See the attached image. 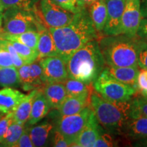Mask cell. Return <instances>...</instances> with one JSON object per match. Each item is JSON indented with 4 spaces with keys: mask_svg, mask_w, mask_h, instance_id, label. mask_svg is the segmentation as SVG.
<instances>
[{
    "mask_svg": "<svg viewBox=\"0 0 147 147\" xmlns=\"http://www.w3.org/2000/svg\"><path fill=\"white\" fill-rule=\"evenodd\" d=\"M58 56L66 62L74 53L87 42L98 38V33L87 8L75 13L69 24L61 27H50Z\"/></svg>",
    "mask_w": 147,
    "mask_h": 147,
    "instance_id": "6da1fadb",
    "label": "cell"
},
{
    "mask_svg": "<svg viewBox=\"0 0 147 147\" xmlns=\"http://www.w3.org/2000/svg\"><path fill=\"white\" fill-rule=\"evenodd\" d=\"M65 63L68 78L86 84H93L106 65L96 40L87 42Z\"/></svg>",
    "mask_w": 147,
    "mask_h": 147,
    "instance_id": "7a4b0ae2",
    "label": "cell"
},
{
    "mask_svg": "<svg viewBox=\"0 0 147 147\" xmlns=\"http://www.w3.org/2000/svg\"><path fill=\"white\" fill-rule=\"evenodd\" d=\"M89 106L97 121L106 131L120 136L125 123L129 118L132 101L115 102L108 101L93 91L90 95Z\"/></svg>",
    "mask_w": 147,
    "mask_h": 147,
    "instance_id": "3957f363",
    "label": "cell"
},
{
    "mask_svg": "<svg viewBox=\"0 0 147 147\" xmlns=\"http://www.w3.org/2000/svg\"><path fill=\"white\" fill-rule=\"evenodd\" d=\"M99 47L106 65L111 67H138V37L124 34L106 36L99 40Z\"/></svg>",
    "mask_w": 147,
    "mask_h": 147,
    "instance_id": "277c9868",
    "label": "cell"
},
{
    "mask_svg": "<svg viewBox=\"0 0 147 147\" xmlns=\"http://www.w3.org/2000/svg\"><path fill=\"white\" fill-rule=\"evenodd\" d=\"M44 23L36 10L27 11L17 8H9L3 11L2 32L19 34L29 31L38 32Z\"/></svg>",
    "mask_w": 147,
    "mask_h": 147,
    "instance_id": "5b68a950",
    "label": "cell"
},
{
    "mask_svg": "<svg viewBox=\"0 0 147 147\" xmlns=\"http://www.w3.org/2000/svg\"><path fill=\"white\" fill-rule=\"evenodd\" d=\"M93 84V89L101 96L115 102L130 100L138 91L134 88L116 80L104 69Z\"/></svg>",
    "mask_w": 147,
    "mask_h": 147,
    "instance_id": "8992f818",
    "label": "cell"
},
{
    "mask_svg": "<svg viewBox=\"0 0 147 147\" xmlns=\"http://www.w3.org/2000/svg\"><path fill=\"white\" fill-rule=\"evenodd\" d=\"M91 113L90 106L80 113L71 115H61L58 113L54 128L63 134L71 144V146H73L77 136L87 124Z\"/></svg>",
    "mask_w": 147,
    "mask_h": 147,
    "instance_id": "52a82bcc",
    "label": "cell"
},
{
    "mask_svg": "<svg viewBox=\"0 0 147 147\" xmlns=\"http://www.w3.org/2000/svg\"><path fill=\"white\" fill-rule=\"evenodd\" d=\"M36 12L48 28L67 25L75 15V13L61 8L52 0H40L39 10L36 9Z\"/></svg>",
    "mask_w": 147,
    "mask_h": 147,
    "instance_id": "ba28073f",
    "label": "cell"
},
{
    "mask_svg": "<svg viewBox=\"0 0 147 147\" xmlns=\"http://www.w3.org/2000/svg\"><path fill=\"white\" fill-rule=\"evenodd\" d=\"M119 136H122L125 144L136 142L147 137V118L134 109L133 104L129 118L125 123Z\"/></svg>",
    "mask_w": 147,
    "mask_h": 147,
    "instance_id": "9c48e42d",
    "label": "cell"
},
{
    "mask_svg": "<svg viewBox=\"0 0 147 147\" xmlns=\"http://www.w3.org/2000/svg\"><path fill=\"white\" fill-rule=\"evenodd\" d=\"M140 1L141 0H125L121 19L122 34L131 38L136 36L140 23L142 18Z\"/></svg>",
    "mask_w": 147,
    "mask_h": 147,
    "instance_id": "30bf717a",
    "label": "cell"
},
{
    "mask_svg": "<svg viewBox=\"0 0 147 147\" xmlns=\"http://www.w3.org/2000/svg\"><path fill=\"white\" fill-rule=\"evenodd\" d=\"M38 61L46 84L63 82L68 78L66 63L59 56L48 57Z\"/></svg>",
    "mask_w": 147,
    "mask_h": 147,
    "instance_id": "8fae6325",
    "label": "cell"
},
{
    "mask_svg": "<svg viewBox=\"0 0 147 147\" xmlns=\"http://www.w3.org/2000/svg\"><path fill=\"white\" fill-rule=\"evenodd\" d=\"M107 16L103 34L105 36L122 34L121 19L123 12L125 0H106Z\"/></svg>",
    "mask_w": 147,
    "mask_h": 147,
    "instance_id": "7c38bea8",
    "label": "cell"
},
{
    "mask_svg": "<svg viewBox=\"0 0 147 147\" xmlns=\"http://www.w3.org/2000/svg\"><path fill=\"white\" fill-rule=\"evenodd\" d=\"M106 131L97 121L93 110L89 118L82 130L77 136L73 146L91 147L96 141L99 136L103 131Z\"/></svg>",
    "mask_w": 147,
    "mask_h": 147,
    "instance_id": "4fadbf2b",
    "label": "cell"
},
{
    "mask_svg": "<svg viewBox=\"0 0 147 147\" xmlns=\"http://www.w3.org/2000/svg\"><path fill=\"white\" fill-rule=\"evenodd\" d=\"M104 69L116 80L138 91L137 78L139 72L138 67H111L106 65Z\"/></svg>",
    "mask_w": 147,
    "mask_h": 147,
    "instance_id": "5bb4252c",
    "label": "cell"
},
{
    "mask_svg": "<svg viewBox=\"0 0 147 147\" xmlns=\"http://www.w3.org/2000/svg\"><path fill=\"white\" fill-rule=\"evenodd\" d=\"M38 33L39 39L37 45V60L48 57L58 56L56 46L49 29L46 25H44L39 29Z\"/></svg>",
    "mask_w": 147,
    "mask_h": 147,
    "instance_id": "9a60e30c",
    "label": "cell"
},
{
    "mask_svg": "<svg viewBox=\"0 0 147 147\" xmlns=\"http://www.w3.org/2000/svg\"><path fill=\"white\" fill-rule=\"evenodd\" d=\"M25 94L12 87L0 90V112L3 114L13 113Z\"/></svg>",
    "mask_w": 147,
    "mask_h": 147,
    "instance_id": "2e32d148",
    "label": "cell"
},
{
    "mask_svg": "<svg viewBox=\"0 0 147 147\" xmlns=\"http://www.w3.org/2000/svg\"><path fill=\"white\" fill-rule=\"evenodd\" d=\"M42 91L51 109L57 110L67 97L63 82L47 83L44 87Z\"/></svg>",
    "mask_w": 147,
    "mask_h": 147,
    "instance_id": "e0dca14e",
    "label": "cell"
},
{
    "mask_svg": "<svg viewBox=\"0 0 147 147\" xmlns=\"http://www.w3.org/2000/svg\"><path fill=\"white\" fill-rule=\"evenodd\" d=\"M90 95H82L80 96H67L57 109L61 115H71L81 112L89 106Z\"/></svg>",
    "mask_w": 147,
    "mask_h": 147,
    "instance_id": "ac0fdd59",
    "label": "cell"
},
{
    "mask_svg": "<svg viewBox=\"0 0 147 147\" xmlns=\"http://www.w3.org/2000/svg\"><path fill=\"white\" fill-rule=\"evenodd\" d=\"M51 108L47 99L44 95L42 90H38L34 99L31 110L30 116L28 119L29 125H34L40 122L48 115Z\"/></svg>",
    "mask_w": 147,
    "mask_h": 147,
    "instance_id": "d6986e66",
    "label": "cell"
},
{
    "mask_svg": "<svg viewBox=\"0 0 147 147\" xmlns=\"http://www.w3.org/2000/svg\"><path fill=\"white\" fill-rule=\"evenodd\" d=\"M89 12L93 25L97 33L102 32L107 16V6L106 0H95L89 6Z\"/></svg>",
    "mask_w": 147,
    "mask_h": 147,
    "instance_id": "ffe728a7",
    "label": "cell"
},
{
    "mask_svg": "<svg viewBox=\"0 0 147 147\" xmlns=\"http://www.w3.org/2000/svg\"><path fill=\"white\" fill-rule=\"evenodd\" d=\"M54 125L49 122H44L29 128V133L34 146H47L51 139Z\"/></svg>",
    "mask_w": 147,
    "mask_h": 147,
    "instance_id": "44dd1931",
    "label": "cell"
},
{
    "mask_svg": "<svg viewBox=\"0 0 147 147\" xmlns=\"http://www.w3.org/2000/svg\"><path fill=\"white\" fill-rule=\"evenodd\" d=\"M38 91V90L36 89L32 90L29 94L25 95L22 99L21 102L13 112V121L25 125L28 121L34 99Z\"/></svg>",
    "mask_w": 147,
    "mask_h": 147,
    "instance_id": "7402d4cb",
    "label": "cell"
},
{
    "mask_svg": "<svg viewBox=\"0 0 147 147\" xmlns=\"http://www.w3.org/2000/svg\"><path fill=\"white\" fill-rule=\"evenodd\" d=\"M0 39L13 40L30 47L37 51L39 33L36 31H29L19 34H10L5 32L0 33Z\"/></svg>",
    "mask_w": 147,
    "mask_h": 147,
    "instance_id": "603a6c76",
    "label": "cell"
},
{
    "mask_svg": "<svg viewBox=\"0 0 147 147\" xmlns=\"http://www.w3.org/2000/svg\"><path fill=\"white\" fill-rule=\"evenodd\" d=\"M63 84L65 88L67 96L75 97L91 94L94 90L91 87V84H86L70 78L66 79Z\"/></svg>",
    "mask_w": 147,
    "mask_h": 147,
    "instance_id": "cb8c5ba5",
    "label": "cell"
},
{
    "mask_svg": "<svg viewBox=\"0 0 147 147\" xmlns=\"http://www.w3.org/2000/svg\"><path fill=\"white\" fill-rule=\"evenodd\" d=\"M20 78L18 69L12 67L0 66V87H16L19 86Z\"/></svg>",
    "mask_w": 147,
    "mask_h": 147,
    "instance_id": "d4e9b609",
    "label": "cell"
},
{
    "mask_svg": "<svg viewBox=\"0 0 147 147\" xmlns=\"http://www.w3.org/2000/svg\"><path fill=\"white\" fill-rule=\"evenodd\" d=\"M25 129V125L18 124L12 121L5 134L3 142L0 144V146L14 147L18 140L21 137Z\"/></svg>",
    "mask_w": 147,
    "mask_h": 147,
    "instance_id": "484cf974",
    "label": "cell"
},
{
    "mask_svg": "<svg viewBox=\"0 0 147 147\" xmlns=\"http://www.w3.org/2000/svg\"><path fill=\"white\" fill-rule=\"evenodd\" d=\"M12 45L13 46L16 52L22 59L25 62L26 64L32 63L38 58V52L34 49H31L30 47L24 45L20 42L13 41V40H9Z\"/></svg>",
    "mask_w": 147,
    "mask_h": 147,
    "instance_id": "4316f807",
    "label": "cell"
},
{
    "mask_svg": "<svg viewBox=\"0 0 147 147\" xmlns=\"http://www.w3.org/2000/svg\"><path fill=\"white\" fill-rule=\"evenodd\" d=\"M39 0H1L3 10L17 8L27 11L36 10V4Z\"/></svg>",
    "mask_w": 147,
    "mask_h": 147,
    "instance_id": "83f0119b",
    "label": "cell"
},
{
    "mask_svg": "<svg viewBox=\"0 0 147 147\" xmlns=\"http://www.w3.org/2000/svg\"><path fill=\"white\" fill-rule=\"evenodd\" d=\"M119 142L118 139H116L115 137H113V134L104 131L97 138L96 141H95L94 144H93V146L112 147L119 146Z\"/></svg>",
    "mask_w": 147,
    "mask_h": 147,
    "instance_id": "f1b7e54d",
    "label": "cell"
},
{
    "mask_svg": "<svg viewBox=\"0 0 147 147\" xmlns=\"http://www.w3.org/2000/svg\"><path fill=\"white\" fill-rule=\"evenodd\" d=\"M138 65L147 69V42L140 39L138 47Z\"/></svg>",
    "mask_w": 147,
    "mask_h": 147,
    "instance_id": "f546056e",
    "label": "cell"
},
{
    "mask_svg": "<svg viewBox=\"0 0 147 147\" xmlns=\"http://www.w3.org/2000/svg\"><path fill=\"white\" fill-rule=\"evenodd\" d=\"M51 146L55 147H68L71 146V144L69 141L64 137L61 133H60L58 130H53L52 135L51 138Z\"/></svg>",
    "mask_w": 147,
    "mask_h": 147,
    "instance_id": "4dcf8cb0",
    "label": "cell"
},
{
    "mask_svg": "<svg viewBox=\"0 0 147 147\" xmlns=\"http://www.w3.org/2000/svg\"><path fill=\"white\" fill-rule=\"evenodd\" d=\"M13 121V113L6 114L0 119V144L3 142L9 127Z\"/></svg>",
    "mask_w": 147,
    "mask_h": 147,
    "instance_id": "1f68e13d",
    "label": "cell"
},
{
    "mask_svg": "<svg viewBox=\"0 0 147 147\" xmlns=\"http://www.w3.org/2000/svg\"><path fill=\"white\" fill-rule=\"evenodd\" d=\"M133 106L136 111L143 117L147 118V100L142 95L132 99Z\"/></svg>",
    "mask_w": 147,
    "mask_h": 147,
    "instance_id": "d6a6232c",
    "label": "cell"
},
{
    "mask_svg": "<svg viewBox=\"0 0 147 147\" xmlns=\"http://www.w3.org/2000/svg\"><path fill=\"white\" fill-rule=\"evenodd\" d=\"M53 2L65 10L76 13L80 9L77 6V0H52Z\"/></svg>",
    "mask_w": 147,
    "mask_h": 147,
    "instance_id": "836d02e7",
    "label": "cell"
},
{
    "mask_svg": "<svg viewBox=\"0 0 147 147\" xmlns=\"http://www.w3.org/2000/svg\"><path fill=\"white\" fill-rule=\"evenodd\" d=\"M138 91L140 93H147V69L139 70L137 78Z\"/></svg>",
    "mask_w": 147,
    "mask_h": 147,
    "instance_id": "e575fe53",
    "label": "cell"
},
{
    "mask_svg": "<svg viewBox=\"0 0 147 147\" xmlns=\"http://www.w3.org/2000/svg\"><path fill=\"white\" fill-rule=\"evenodd\" d=\"M34 144L32 142L29 133V128L24 129V131L18 140V141L14 144V147H32Z\"/></svg>",
    "mask_w": 147,
    "mask_h": 147,
    "instance_id": "d590c367",
    "label": "cell"
},
{
    "mask_svg": "<svg viewBox=\"0 0 147 147\" xmlns=\"http://www.w3.org/2000/svg\"><path fill=\"white\" fill-rule=\"evenodd\" d=\"M0 66L1 67H12L13 61L9 52L2 48H0Z\"/></svg>",
    "mask_w": 147,
    "mask_h": 147,
    "instance_id": "8d00e7d4",
    "label": "cell"
},
{
    "mask_svg": "<svg viewBox=\"0 0 147 147\" xmlns=\"http://www.w3.org/2000/svg\"><path fill=\"white\" fill-rule=\"evenodd\" d=\"M136 36L147 42V18H142L138 29Z\"/></svg>",
    "mask_w": 147,
    "mask_h": 147,
    "instance_id": "74e56055",
    "label": "cell"
},
{
    "mask_svg": "<svg viewBox=\"0 0 147 147\" xmlns=\"http://www.w3.org/2000/svg\"><path fill=\"white\" fill-rule=\"evenodd\" d=\"M140 10L142 18H147V0H141Z\"/></svg>",
    "mask_w": 147,
    "mask_h": 147,
    "instance_id": "f35d334b",
    "label": "cell"
},
{
    "mask_svg": "<svg viewBox=\"0 0 147 147\" xmlns=\"http://www.w3.org/2000/svg\"><path fill=\"white\" fill-rule=\"evenodd\" d=\"M134 146H144L147 147V137L144 139L140 140L137 141V142L134 143Z\"/></svg>",
    "mask_w": 147,
    "mask_h": 147,
    "instance_id": "ab89813d",
    "label": "cell"
},
{
    "mask_svg": "<svg viewBox=\"0 0 147 147\" xmlns=\"http://www.w3.org/2000/svg\"><path fill=\"white\" fill-rule=\"evenodd\" d=\"M3 8L2 3L0 0V33L2 32V23H3Z\"/></svg>",
    "mask_w": 147,
    "mask_h": 147,
    "instance_id": "60d3db41",
    "label": "cell"
},
{
    "mask_svg": "<svg viewBox=\"0 0 147 147\" xmlns=\"http://www.w3.org/2000/svg\"><path fill=\"white\" fill-rule=\"evenodd\" d=\"M140 94L142 97H144L145 99H146L147 100V93H140Z\"/></svg>",
    "mask_w": 147,
    "mask_h": 147,
    "instance_id": "b9f144b4",
    "label": "cell"
},
{
    "mask_svg": "<svg viewBox=\"0 0 147 147\" xmlns=\"http://www.w3.org/2000/svg\"><path fill=\"white\" fill-rule=\"evenodd\" d=\"M1 115H0V119H1Z\"/></svg>",
    "mask_w": 147,
    "mask_h": 147,
    "instance_id": "7bdbcfd3",
    "label": "cell"
},
{
    "mask_svg": "<svg viewBox=\"0 0 147 147\" xmlns=\"http://www.w3.org/2000/svg\"><path fill=\"white\" fill-rule=\"evenodd\" d=\"M94 1H95V0H94Z\"/></svg>",
    "mask_w": 147,
    "mask_h": 147,
    "instance_id": "ee69618b",
    "label": "cell"
}]
</instances>
